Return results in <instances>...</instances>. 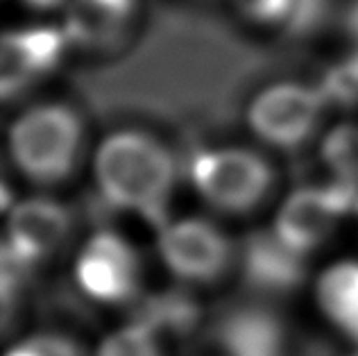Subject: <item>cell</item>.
Listing matches in <instances>:
<instances>
[{
  "mask_svg": "<svg viewBox=\"0 0 358 356\" xmlns=\"http://www.w3.org/2000/svg\"><path fill=\"white\" fill-rule=\"evenodd\" d=\"M177 175V159L168 145L141 129L111 132L93 155V180L102 200L155 229L171 218Z\"/></svg>",
  "mask_w": 358,
  "mask_h": 356,
  "instance_id": "obj_1",
  "label": "cell"
},
{
  "mask_svg": "<svg viewBox=\"0 0 358 356\" xmlns=\"http://www.w3.org/2000/svg\"><path fill=\"white\" fill-rule=\"evenodd\" d=\"M82 138L84 127L78 111L59 102H45L16 116L7 132V150L25 180L52 186L78 166Z\"/></svg>",
  "mask_w": 358,
  "mask_h": 356,
  "instance_id": "obj_2",
  "label": "cell"
},
{
  "mask_svg": "<svg viewBox=\"0 0 358 356\" xmlns=\"http://www.w3.org/2000/svg\"><path fill=\"white\" fill-rule=\"evenodd\" d=\"M188 180L211 209L248 213L268 198L275 171L268 159L241 145L200 150L188 164Z\"/></svg>",
  "mask_w": 358,
  "mask_h": 356,
  "instance_id": "obj_3",
  "label": "cell"
},
{
  "mask_svg": "<svg viewBox=\"0 0 358 356\" xmlns=\"http://www.w3.org/2000/svg\"><path fill=\"white\" fill-rule=\"evenodd\" d=\"M356 184L334 180L331 184L297 186L279 204L270 229L299 257L308 259L334 236L345 215L356 213Z\"/></svg>",
  "mask_w": 358,
  "mask_h": 356,
  "instance_id": "obj_4",
  "label": "cell"
},
{
  "mask_svg": "<svg viewBox=\"0 0 358 356\" xmlns=\"http://www.w3.org/2000/svg\"><path fill=\"white\" fill-rule=\"evenodd\" d=\"M157 252L168 273L184 284H211L238 257L227 232L200 215L168 218L157 229Z\"/></svg>",
  "mask_w": 358,
  "mask_h": 356,
  "instance_id": "obj_5",
  "label": "cell"
},
{
  "mask_svg": "<svg viewBox=\"0 0 358 356\" xmlns=\"http://www.w3.org/2000/svg\"><path fill=\"white\" fill-rule=\"evenodd\" d=\"M327 100L320 87L281 82L263 89L248 107L252 134L270 148L295 150L320 127Z\"/></svg>",
  "mask_w": 358,
  "mask_h": 356,
  "instance_id": "obj_6",
  "label": "cell"
},
{
  "mask_svg": "<svg viewBox=\"0 0 358 356\" xmlns=\"http://www.w3.org/2000/svg\"><path fill=\"white\" fill-rule=\"evenodd\" d=\"M75 282L93 302L120 306L141 288V261L136 250L118 232L100 229L84 241L75 259Z\"/></svg>",
  "mask_w": 358,
  "mask_h": 356,
  "instance_id": "obj_7",
  "label": "cell"
},
{
  "mask_svg": "<svg viewBox=\"0 0 358 356\" xmlns=\"http://www.w3.org/2000/svg\"><path fill=\"white\" fill-rule=\"evenodd\" d=\"M73 227L69 207L45 195L18 200L7 211L5 261L18 270L43 264L57 252Z\"/></svg>",
  "mask_w": 358,
  "mask_h": 356,
  "instance_id": "obj_8",
  "label": "cell"
},
{
  "mask_svg": "<svg viewBox=\"0 0 358 356\" xmlns=\"http://www.w3.org/2000/svg\"><path fill=\"white\" fill-rule=\"evenodd\" d=\"M64 30L57 27H27L3 36L0 45V89L9 100L32 87L36 80L55 71L66 50Z\"/></svg>",
  "mask_w": 358,
  "mask_h": 356,
  "instance_id": "obj_9",
  "label": "cell"
},
{
  "mask_svg": "<svg viewBox=\"0 0 358 356\" xmlns=\"http://www.w3.org/2000/svg\"><path fill=\"white\" fill-rule=\"evenodd\" d=\"M238 257L245 282L261 293H290L304 282L306 257L281 243L272 229L252 234Z\"/></svg>",
  "mask_w": 358,
  "mask_h": 356,
  "instance_id": "obj_10",
  "label": "cell"
},
{
  "mask_svg": "<svg viewBox=\"0 0 358 356\" xmlns=\"http://www.w3.org/2000/svg\"><path fill=\"white\" fill-rule=\"evenodd\" d=\"M136 0H71L64 32L69 41L91 50H109L129 32Z\"/></svg>",
  "mask_w": 358,
  "mask_h": 356,
  "instance_id": "obj_11",
  "label": "cell"
},
{
  "mask_svg": "<svg viewBox=\"0 0 358 356\" xmlns=\"http://www.w3.org/2000/svg\"><path fill=\"white\" fill-rule=\"evenodd\" d=\"M218 345L224 356H284L286 332L270 308L245 304L222 318Z\"/></svg>",
  "mask_w": 358,
  "mask_h": 356,
  "instance_id": "obj_12",
  "label": "cell"
},
{
  "mask_svg": "<svg viewBox=\"0 0 358 356\" xmlns=\"http://www.w3.org/2000/svg\"><path fill=\"white\" fill-rule=\"evenodd\" d=\"M322 315L358 348V261H336L315 282Z\"/></svg>",
  "mask_w": 358,
  "mask_h": 356,
  "instance_id": "obj_13",
  "label": "cell"
},
{
  "mask_svg": "<svg viewBox=\"0 0 358 356\" xmlns=\"http://www.w3.org/2000/svg\"><path fill=\"white\" fill-rule=\"evenodd\" d=\"M96 356H164L162 336L145 320L127 322L100 341Z\"/></svg>",
  "mask_w": 358,
  "mask_h": 356,
  "instance_id": "obj_14",
  "label": "cell"
},
{
  "mask_svg": "<svg viewBox=\"0 0 358 356\" xmlns=\"http://www.w3.org/2000/svg\"><path fill=\"white\" fill-rule=\"evenodd\" d=\"M322 157L336 173V180L358 186V125L336 127L327 136Z\"/></svg>",
  "mask_w": 358,
  "mask_h": 356,
  "instance_id": "obj_15",
  "label": "cell"
},
{
  "mask_svg": "<svg viewBox=\"0 0 358 356\" xmlns=\"http://www.w3.org/2000/svg\"><path fill=\"white\" fill-rule=\"evenodd\" d=\"M320 91H322L327 105H358V50L327 71Z\"/></svg>",
  "mask_w": 358,
  "mask_h": 356,
  "instance_id": "obj_16",
  "label": "cell"
},
{
  "mask_svg": "<svg viewBox=\"0 0 358 356\" xmlns=\"http://www.w3.org/2000/svg\"><path fill=\"white\" fill-rule=\"evenodd\" d=\"M5 356H82L75 341L57 334H36L18 341Z\"/></svg>",
  "mask_w": 358,
  "mask_h": 356,
  "instance_id": "obj_17",
  "label": "cell"
},
{
  "mask_svg": "<svg viewBox=\"0 0 358 356\" xmlns=\"http://www.w3.org/2000/svg\"><path fill=\"white\" fill-rule=\"evenodd\" d=\"M243 16L257 23H284L293 16L295 0H234Z\"/></svg>",
  "mask_w": 358,
  "mask_h": 356,
  "instance_id": "obj_18",
  "label": "cell"
},
{
  "mask_svg": "<svg viewBox=\"0 0 358 356\" xmlns=\"http://www.w3.org/2000/svg\"><path fill=\"white\" fill-rule=\"evenodd\" d=\"M329 3H331V0H295L293 16H290L286 27L295 34L313 30V27L329 14Z\"/></svg>",
  "mask_w": 358,
  "mask_h": 356,
  "instance_id": "obj_19",
  "label": "cell"
},
{
  "mask_svg": "<svg viewBox=\"0 0 358 356\" xmlns=\"http://www.w3.org/2000/svg\"><path fill=\"white\" fill-rule=\"evenodd\" d=\"M345 25H347V30H350V34L358 41V0H354V3L350 5V9H347Z\"/></svg>",
  "mask_w": 358,
  "mask_h": 356,
  "instance_id": "obj_20",
  "label": "cell"
},
{
  "mask_svg": "<svg viewBox=\"0 0 358 356\" xmlns=\"http://www.w3.org/2000/svg\"><path fill=\"white\" fill-rule=\"evenodd\" d=\"M27 5H32V7H36V9H50V7H55V5H62L64 0H25Z\"/></svg>",
  "mask_w": 358,
  "mask_h": 356,
  "instance_id": "obj_21",
  "label": "cell"
},
{
  "mask_svg": "<svg viewBox=\"0 0 358 356\" xmlns=\"http://www.w3.org/2000/svg\"><path fill=\"white\" fill-rule=\"evenodd\" d=\"M354 215H356V218H358V204H356V213H354Z\"/></svg>",
  "mask_w": 358,
  "mask_h": 356,
  "instance_id": "obj_22",
  "label": "cell"
},
{
  "mask_svg": "<svg viewBox=\"0 0 358 356\" xmlns=\"http://www.w3.org/2000/svg\"><path fill=\"white\" fill-rule=\"evenodd\" d=\"M354 356H358V352H356V354H354Z\"/></svg>",
  "mask_w": 358,
  "mask_h": 356,
  "instance_id": "obj_23",
  "label": "cell"
}]
</instances>
